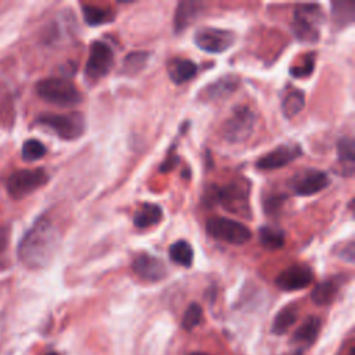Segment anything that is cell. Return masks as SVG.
Returning a JSON list of instances; mask_svg holds the SVG:
<instances>
[{"label":"cell","mask_w":355,"mask_h":355,"mask_svg":"<svg viewBox=\"0 0 355 355\" xmlns=\"http://www.w3.org/2000/svg\"><path fill=\"white\" fill-rule=\"evenodd\" d=\"M298 319V309L295 305H286L282 308L272 323V331L275 334H284Z\"/></svg>","instance_id":"obj_24"},{"label":"cell","mask_w":355,"mask_h":355,"mask_svg":"<svg viewBox=\"0 0 355 355\" xmlns=\"http://www.w3.org/2000/svg\"><path fill=\"white\" fill-rule=\"evenodd\" d=\"M305 105V94L300 89H291L282 100V111L286 118H294Z\"/></svg>","instance_id":"obj_25"},{"label":"cell","mask_w":355,"mask_h":355,"mask_svg":"<svg viewBox=\"0 0 355 355\" xmlns=\"http://www.w3.org/2000/svg\"><path fill=\"white\" fill-rule=\"evenodd\" d=\"M193 39L198 49L207 53L219 54L229 50L233 46L236 36L232 31L227 29L204 26L196 31Z\"/></svg>","instance_id":"obj_10"},{"label":"cell","mask_w":355,"mask_h":355,"mask_svg":"<svg viewBox=\"0 0 355 355\" xmlns=\"http://www.w3.org/2000/svg\"><path fill=\"white\" fill-rule=\"evenodd\" d=\"M114 67V53L111 47L103 42H93L85 67V76L89 82L104 78Z\"/></svg>","instance_id":"obj_9"},{"label":"cell","mask_w":355,"mask_h":355,"mask_svg":"<svg viewBox=\"0 0 355 355\" xmlns=\"http://www.w3.org/2000/svg\"><path fill=\"white\" fill-rule=\"evenodd\" d=\"M323 11L316 3L297 4L293 15V32L295 37L305 43H315L320 37V25L323 22Z\"/></svg>","instance_id":"obj_3"},{"label":"cell","mask_w":355,"mask_h":355,"mask_svg":"<svg viewBox=\"0 0 355 355\" xmlns=\"http://www.w3.org/2000/svg\"><path fill=\"white\" fill-rule=\"evenodd\" d=\"M255 114L247 105H237L222 126L223 139L230 143L245 141L254 132Z\"/></svg>","instance_id":"obj_7"},{"label":"cell","mask_w":355,"mask_h":355,"mask_svg":"<svg viewBox=\"0 0 355 355\" xmlns=\"http://www.w3.org/2000/svg\"><path fill=\"white\" fill-rule=\"evenodd\" d=\"M132 269L140 279L146 282H159L168 273L164 261L150 254H139L135 257L132 261Z\"/></svg>","instance_id":"obj_14"},{"label":"cell","mask_w":355,"mask_h":355,"mask_svg":"<svg viewBox=\"0 0 355 355\" xmlns=\"http://www.w3.org/2000/svg\"><path fill=\"white\" fill-rule=\"evenodd\" d=\"M36 93L44 101L58 107H75L82 103V93L67 78H46L36 83Z\"/></svg>","instance_id":"obj_2"},{"label":"cell","mask_w":355,"mask_h":355,"mask_svg":"<svg viewBox=\"0 0 355 355\" xmlns=\"http://www.w3.org/2000/svg\"><path fill=\"white\" fill-rule=\"evenodd\" d=\"M82 14H83L85 22L90 26H98V25L110 24L115 18L114 10L103 8V7L92 6V4H85L82 7Z\"/></svg>","instance_id":"obj_22"},{"label":"cell","mask_w":355,"mask_h":355,"mask_svg":"<svg viewBox=\"0 0 355 355\" xmlns=\"http://www.w3.org/2000/svg\"><path fill=\"white\" fill-rule=\"evenodd\" d=\"M36 123L51 129L64 140H75L86 129L85 116L76 111L68 114H42L36 118Z\"/></svg>","instance_id":"obj_6"},{"label":"cell","mask_w":355,"mask_h":355,"mask_svg":"<svg viewBox=\"0 0 355 355\" xmlns=\"http://www.w3.org/2000/svg\"><path fill=\"white\" fill-rule=\"evenodd\" d=\"M7 236L8 233L6 230H1L0 232V261H4L6 258V251H7V247H8V240H7Z\"/></svg>","instance_id":"obj_34"},{"label":"cell","mask_w":355,"mask_h":355,"mask_svg":"<svg viewBox=\"0 0 355 355\" xmlns=\"http://www.w3.org/2000/svg\"><path fill=\"white\" fill-rule=\"evenodd\" d=\"M333 22L338 28L351 25L355 19V3L352 0H334L330 4Z\"/></svg>","instance_id":"obj_20"},{"label":"cell","mask_w":355,"mask_h":355,"mask_svg":"<svg viewBox=\"0 0 355 355\" xmlns=\"http://www.w3.org/2000/svg\"><path fill=\"white\" fill-rule=\"evenodd\" d=\"M248 186H244L243 182H230L222 186H212L208 189L205 200L214 205H222L229 212H247L250 211L248 205Z\"/></svg>","instance_id":"obj_4"},{"label":"cell","mask_w":355,"mask_h":355,"mask_svg":"<svg viewBox=\"0 0 355 355\" xmlns=\"http://www.w3.org/2000/svg\"><path fill=\"white\" fill-rule=\"evenodd\" d=\"M148 53L147 51H133L129 53L125 60H123V67L122 72L126 75H136L139 73L147 64L148 60Z\"/></svg>","instance_id":"obj_28"},{"label":"cell","mask_w":355,"mask_h":355,"mask_svg":"<svg viewBox=\"0 0 355 355\" xmlns=\"http://www.w3.org/2000/svg\"><path fill=\"white\" fill-rule=\"evenodd\" d=\"M354 243L349 241L348 244L344 245V248L338 252V257L347 262H354Z\"/></svg>","instance_id":"obj_33"},{"label":"cell","mask_w":355,"mask_h":355,"mask_svg":"<svg viewBox=\"0 0 355 355\" xmlns=\"http://www.w3.org/2000/svg\"><path fill=\"white\" fill-rule=\"evenodd\" d=\"M312 280L313 272L308 265L294 263L276 276L275 284L283 291H297L308 287Z\"/></svg>","instance_id":"obj_12"},{"label":"cell","mask_w":355,"mask_h":355,"mask_svg":"<svg viewBox=\"0 0 355 355\" xmlns=\"http://www.w3.org/2000/svg\"><path fill=\"white\" fill-rule=\"evenodd\" d=\"M202 319V308L197 302H191L182 318V327L184 330H193L197 324H200Z\"/></svg>","instance_id":"obj_30"},{"label":"cell","mask_w":355,"mask_h":355,"mask_svg":"<svg viewBox=\"0 0 355 355\" xmlns=\"http://www.w3.org/2000/svg\"><path fill=\"white\" fill-rule=\"evenodd\" d=\"M166 71H168V76L169 79L176 83V85H182L190 79H193L198 71L197 64L191 60L187 58H172L168 61L166 64Z\"/></svg>","instance_id":"obj_16"},{"label":"cell","mask_w":355,"mask_h":355,"mask_svg":"<svg viewBox=\"0 0 355 355\" xmlns=\"http://www.w3.org/2000/svg\"><path fill=\"white\" fill-rule=\"evenodd\" d=\"M205 232L209 237L233 245H243L252 237L248 226L223 216L209 218L205 222Z\"/></svg>","instance_id":"obj_5"},{"label":"cell","mask_w":355,"mask_h":355,"mask_svg":"<svg viewBox=\"0 0 355 355\" xmlns=\"http://www.w3.org/2000/svg\"><path fill=\"white\" fill-rule=\"evenodd\" d=\"M202 8V4L198 1H180L176 7L175 12V32H182L186 29L193 21L198 17L200 11Z\"/></svg>","instance_id":"obj_19"},{"label":"cell","mask_w":355,"mask_h":355,"mask_svg":"<svg viewBox=\"0 0 355 355\" xmlns=\"http://www.w3.org/2000/svg\"><path fill=\"white\" fill-rule=\"evenodd\" d=\"M164 218L162 208L154 202H144L141 204L135 215H133V225L137 229H148L151 226L158 225Z\"/></svg>","instance_id":"obj_18"},{"label":"cell","mask_w":355,"mask_h":355,"mask_svg":"<svg viewBox=\"0 0 355 355\" xmlns=\"http://www.w3.org/2000/svg\"><path fill=\"white\" fill-rule=\"evenodd\" d=\"M259 241L266 250H279L284 245L286 236L282 229L265 225L259 229Z\"/></svg>","instance_id":"obj_27"},{"label":"cell","mask_w":355,"mask_h":355,"mask_svg":"<svg viewBox=\"0 0 355 355\" xmlns=\"http://www.w3.org/2000/svg\"><path fill=\"white\" fill-rule=\"evenodd\" d=\"M284 200H286V196H284V194H275V196L266 197L265 201H263L265 212H268V214L276 212L277 209H280V207H282V204L284 202Z\"/></svg>","instance_id":"obj_32"},{"label":"cell","mask_w":355,"mask_h":355,"mask_svg":"<svg viewBox=\"0 0 355 355\" xmlns=\"http://www.w3.org/2000/svg\"><path fill=\"white\" fill-rule=\"evenodd\" d=\"M348 355H354V349H351V351H349V354H348Z\"/></svg>","instance_id":"obj_36"},{"label":"cell","mask_w":355,"mask_h":355,"mask_svg":"<svg viewBox=\"0 0 355 355\" xmlns=\"http://www.w3.org/2000/svg\"><path fill=\"white\" fill-rule=\"evenodd\" d=\"M46 151H47V148L42 141H39L36 139H29V140L24 141L21 154H22L24 161L33 162V161H37V159L43 158Z\"/></svg>","instance_id":"obj_29"},{"label":"cell","mask_w":355,"mask_h":355,"mask_svg":"<svg viewBox=\"0 0 355 355\" xmlns=\"http://www.w3.org/2000/svg\"><path fill=\"white\" fill-rule=\"evenodd\" d=\"M189 355H209L207 352H201V351H196V352H190Z\"/></svg>","instance_id":"obj_35"},{"label":"cell","mask_w":355,"mask_h":355,"mask_svg":"<svg viewBox=\"0 0 355 355\" xmlns=\"http://www.w3.org/2000/svg\"><path fill=\"white\" fill-rule=\"evenodd\" d=\"M298 157H301V147L298 144H282L258 158L255 166L262 171L277 169L293 162Z\"/></svg>","instance_id":"obj_13"},{"label":"cell","mask_w":355,"mask_h":355,"mask_svg":"<svg viewBox=\"0 0 355 355\" xmlns=\"http://www.w3.org/2000/svg\"><path fill=\"white\" fill-rule=\"evenodd\" d=\"M337 161L341 168L340 173L349 178L355 168V143L351 136H344L337 141Z\"/></svg>","instance_id":"obj_17"},{"label":"cell","mask_w":355,"mask_h":355,"mask_svg":"<svg viewBox=\"0 0 355 355\" xmlns=\"http://www.w3.org/2000/svg\"><path fill=\"white\" fill-rule=\"evenodd\" d=\"M169 258L172 262L184 266V268H190L194 259V251L193 247L189 241L186 240H178L173 241L169 247Z\"/></svg>","instance_id":"obj_23"},{"label":"cell","mask_w":355,"mask_h":355,"mask_svg":"<svg viewBox=\"0 0 355 355\" xmlns=\"http://www.w3.org/2000/svg\"><path fill=\"white\" fill-rule=\"evenodd\" d=\"M58 227L44 216H40L24 234L18 245V258L29 269L47 266L60 245Z\"/></svg>","instance_id":"obj_1"},{"label":"cell","mask_w":355,"mask_h":355,"mask_svg":"<svg viewBox=\"0 0 355 355\" xmlns=\"http://www.w3.org/2000/svg\"><path fill=\"white\" fill-rule=\"evenodd\" d=\"M330 184V179L326 172L320 169L306 168L297 172L290 180V189L295 196H313L324 190Z\"/></svg>","instance_id":"obj_11"},{"label":"cell","mask_w":355,"mask_h":355,"mask_svg":"<svg viewBox=\"0 0 355 355\" xmlns=\"http://www.w3.org/2000/svg\"><path fill=\"white\" fill-rule=\"evenodd\" d=\"M319 331H320V319L318 316H309L295 330V333L293 336V340L298 341V343L311 344V343L315 341Z\"/></svg>","instance_id":"obj_26"},{"label":"cell","mask_w":355,"mask_h":355,"mask_svg":"<svg viewBox=\"0 0 355 355\" xmlns=\"http://www.w3.org/2000/svg\"><path fill=\"white\" fill-rule=\"evenodd\" d=\"M49 182L44 169H19L12 172L7 179V191L14 198H22L43 187Z\"/></svg>","instance_id":"obj_8"},{"label":"cell","mask_w":355,"mask_h":355,"mask_svg":"<svg viewBox=\"0 0 355 355\" xmlns=\"http://www.w3.org/2000/svg\"><path fill=\"white\" fill-rule=\"evenodd\" d=\"M239 85V78L233 75H225L216 79L215 82L207 85L201 92V98L208 101H215L219 98H225L232 94Z\"/></svg>","instance_id":"obj_15"},{"label":"cell","mask_w":355,"mask_h":355,"mask_svg":"<svg viewBox=\"0 0 355 355\" xmlns=\"http://www.w3.org/2000/svg\"><path fill=\"white\" fill-rule=\"evenodd\" d=\"M338 288H340V280L337 277L327 279V280L319 283L313 288V291L311 294L312 301L318 305H329L336 298Z\"/></svg>","instance_id":"obj_21"},{"label":"cell","mask_w":355,"mask_h":355,"mask_svg":"<svg viewBox=\"0 0 355 355\" xmlns=\"http://www.w3.org/2000/svg\"><path fill=\"white\" fill-rule=\"evenodd\" d=\"M313 69H315V54L313 53H308L300 61V64H295V65L291 67L290 73L294 78H308L309 75H312Z\"/></svg>","instance_id":"obj_31"},{"label":"cell","mask_w":355,"mask_h":355,"mask_svg":"<svg viewBox=\"0 0 355 355\" xmlns=\"http://www.w3.org/2000/svg\"><path fill=\"white\" fill-rule=\"evenodd\" d=\"M49 355H58V354H55V352H50Z\"/></svg>","instance_id":"obj_37"}]
</instances>
